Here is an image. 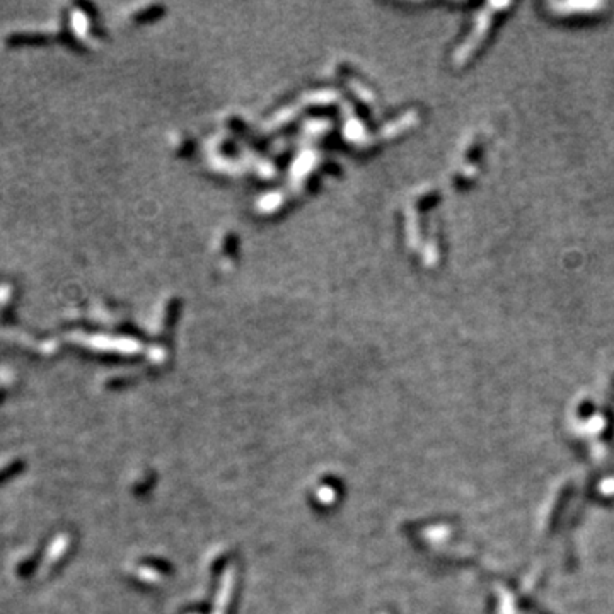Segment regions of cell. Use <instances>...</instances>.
<instances>
[{"mask_svg": "<svg viewBox=\"0 0 614 614\" xmlns=\"http://www.w3.org/2000/svg\"><path fill=\"white\" fill-rule=\"evenodd\" d=\"M22 471H24V462L22 461L10 462L9 466H6V468L0 469V485H3L6 481L13 480L14 476H17V474L22 473Z\"/></svg>", "mask_w": 614, "mask_h": 614, "instance_id": "obj_1", "label": "cell"}]
</instances>
